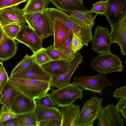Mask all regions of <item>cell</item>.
I'll return each mask as SVG.
<instances>
[{"mask_svg": "<svg viewBox=\"0 0 126 126\" xmlns=\"http://www.w3.org/2000/svg\"><path fill=\"white\" fill-rule=\"evenodd\" d=\"M52 119L41 121L38 123V126H52Z\"/></svg>", "mask_w": 126, "mask_h": 126, "instance_id": "obj_42", "label": "cell"}, {"mask_svg": "<svg viewBox=\"0 0 126 126\" xmlns=\"http://www.w3.org/2000/svg\"><path fill=\"white\" fill-rule=\"evenodd\" d=\"M34 62L32 55H29L27 54L13 69L10 75L24 71Z\"/></svg>", "mask_w": 126, "mask_h": 126, "instance_id": "obj_28", "label": "cell"}, {"mask_svg": "<svg viewBox=\"0 0 126 126\" xmlns=\"http://www.w3.org/2000/svg\"><path fill=\"white\" fill-rule=\"evenodd\" d=\"M0 27H2L0 24Z\"/></svg>", "mask_w": 126, "mask_h": 126, "instance_id": "obj_46", "label": "cell"}, {"mask_svg": "<svg viewBox=\"0 0 126 126\" xmlns=\"http://www.w3.org/2000/svg\"><path fill=\"white\" fill-rule=\"evenodd\" d=\"M4 33L2 27H0V42L2 40Z\"/></svg>", "mask_w": 126, "mask_h": 126, "instance_id": "obj_43", "label": "cell"}, {"mask_svg": "<svg viewBox=\"0 0 126 126\" xmlns=\"http://www.w3.org/2000/svg\"><path fill=\"white\" fill-rule=\"evenodd\" d=\"M91 63L93 69L105 74L122 72L124 67L119 58L110 52L100 54L92 60Z\"/></svg>", "mask_w": 126, "mask_h": 126, "instance_id": "obj_3", "label": "cell"}, {"mask_svg": "<svg viewBox=\"0 0 126 126\" xmlns=\"http://www.w3.org/2000/svg\"><path fill=\"white\" fill-rule=\"evenodd\" d=\"M93 13L90 11L86 10L75 11L70 14V16L75 22L83 26L93 27L94 19L98 15L96 14L93 16Z\"/></svg>", "mask_w": 126, "mask_h": 126, "instance_id": "obj_23", "label": "cell"}, {"mask_svg": "<svg viewBox=\"0 0 126 126\" xmlns=\"http://www.w3.org/2000/svg\"><path fill=\"white\" fill-rule=\"evenodd\" d=\"M69 35L65 42L61 47L56 49L59 52L61 59L72 62L74 58L76 53L72 50V40L73 34Z\"/></svg>", "mask_w": 126, "mask_h": 126, "instance_id": "obj_26", "label": "cell"}, {"mask_svg": "<svg viewBox=\"0 0 126 126\" xmlns=\"http://www.w3.org/2000/svg\"><path fill=\"white\" fill-rule=\"evenodd\" d=\"M20 93L8 81L0 94V103L11 110L15 99Z\"/></svg>", "mask_w": 126, "mask_h": 126, "instance_id": "obj_21", "label": "cell"}, {"mask_svg": "<svg viewBox=\"0 0 126 126\" xmlns=\"http://www.w3.org/2000/svg\"><path fill=\"white\" fill-rule=\"evenodd\" d=\"M22 9L14 6L0 10V24L2 27L11 24L20 26L26 23Z\"/></svg>", "mask_w": 126, "mask_h": 126, "instance_id": "obj_12", "label": "cell"}, {"mask_svg": "<svg viewBox=\"0 0 126 126\" xmlns=\"http://www.w3.org/2000/svg\"><path fill=\"white\" fill-rule=\"evenodd\" d=\"M83 46L80 39L73 34L72 40V48L73 52L75 53L78 52Z\"/></svg>", "mask_w": 126, "mask_h": 126, "instance_id": "obj_39", "label": "cell"}, {"mask_svg": "<svg viewBox=\"0 0 126 126\" xmlns=\"http://www.w3.org/2000/svg\"><path fill=\"white\" fill-rule=\"evenodd\" d=\"M45 49L42 47L32 54L34 61L40 65L51 61L49 56L46 53Z\"/></svg>", "mask_w": 126, "mask_h": 126, "instance_id": "obj_29", "label": "cell"}, {"mask_svg": "<svg viewBox=\"0 0 126 126\" xmlns=\"http://www.w3.org/2000/svg\"><path fill=\"white\" fill-rule=\"evenodd\" d=\"M21 26L16 24H11L2 27L3 30L9 38L15 39L21 28Z\"/></svg>", "mask_w": 126, "mask_h": 126, "instance_id": "obj_30", "label": "cell"}, {"mask_svg": "<svg viewBox=\"0 0 126 126\" xmlns=\"http://www.w3.org/2000/svg\"><path fill=\"white\" fill-rule=\"evenodd\" d=\"M15 39L26 45L33 53L42 48L43 39L38 35L33 29L28 25L21 26Z\"/></svg>", "mask_w": 126, "mask_h": 126, "instance_id": "obj_6", "label": "cell"}, {"mask_svg": "<svg viewBox=\"0 0 126 126\" xmlns=\"http://www.w3.org/2000/svg\"><path fill=\"white\" fill-rule=\"evenodd\" d=\"M27 0H0V10L16 6L26 2Z\"/></svg>", "mask_w": 126, "mask_h": 126, "instance_id": "obj_37", "label": "cell"}, {"mask_svg": "<svg viewBox=\"0 0 126 126\" xmlns=\"http://www.w3.org/2000/svg\"><path fill=\"white\" fill-rule=\"evenodd\" d=\"M72 62L60 59L51 60L40 66L46 72L53 76L67 73L71 66Z\"/></svg>", "mask_w": 126, "mask_h": 126, "instance_id": "obj_19", "label": "cell"}, {"mask_svg": "<svg viewBox=\"0 0 126 126\" xmlns=\"http://www.w3.org/2000/svg\"><path fill=\"white\" fill-rule=\"evenodd\" d=\"M50 89L51 99L55 105L59 107L70 105L77 99H81L83 97V90L71 83L58 90Z\"/></svg>", "mask_w": 126, "mask_h": 126, "instance_id": "obj_4", "label": "cell"}, {"mask_svg": "<svg viewBox=\"0 0 126 126\" xmlns=\"http://www.w3.org/2000/svg\"><path fill=\"white\" fill-rule=\"evenodd\" d=\"M17 48L15 39L7 36L0 45V60L2 61H6L13 57L16 54Z\"/></svg>", "mask_w": 126, "mask_h": 126, "instance_id": "obj_22", "label": "cell"}, {"mask_svg": "<svg viewBox=\"0 0 126 126\" xmlns=\"http://www.w3.org/2000/svg\"><path fill=\"white\" fill-rule=\"evenodd\" d=\"M16 115L11 110L3 105L0 110V123L14 118Z\"/></svg>", "mask_w": 126, "mask_h": 126, "instance_id": "obj_32", "label": "cell"}, {"mask_svg": "<svg viewBox=\"0 0 126 126\" xmlns=\"http://www.w3.org/2000/svg\"><path fill=\"white\" fill-rule=\"evenodd\" d=\"M107 8L103 15L111 27L126 12V0H106Z\"/></svg>", "mask_w": 126, "mask_h": 126, "instance_id": "obj_13", "label": "cell"}, {"mask_svg": "<svg viewBox=\"0 0 126 126\" xmlns=\"http://www.w3.org/2000/svg\"><path fill=\"white\" fill-rule=\"evenodd\" d=\"M58 9L68 12L70 14L75 11L86 9L83 3L77 0H50Z\"/></svg>", "mask_w": 126, "mask_h": 126, "instance_id": "obj_24", "label": "cell"}, {"mask_svg": "<svg viewBox=\"0 0 126 126\" xmlns=\"http://www.w3.org/2000/svg\"><path fill=\"white\" fill-rule=\"evenodd\" d=\"M53 32L54 35L53 45L56 49L62 46L66 41L69 35L73 33L62 22L56 19H53Z\"/></svg>", "mask_w": 126, "mask_h": 126, "instance_id": "obj_16", "label": "cell"}, {"mask_svg": "<svg viewBox=\"0 0 126 126\" xmlns=\"http://www.w3.org/2000/svg\"><path fill=\"white\" fill-rule=\"evenodd\" d=\"M97 119L96 126H123L125 122L116 106L112 104L102 108Z\"/></svg>", "mask_w": 126, "mask_h": 126, "instance_id": "obj_7", "label": "cell"}, {"mask_svg": "<svg viewBox=\"0 0 126 126\" xmlns=\"http://www.w3.org/2000/svg\"><path fill=\"white\" fill-rule=\"evenodd\" d=\"M35 101L36 104L44 107L54 108L56 105L51 99L50 94L47 93L37 99Z\"/></svg>", "mask_w": 126, "mask_h": 126, "instance_id": "obj_31", "label": "cell"}, {"mask_svg": "<svg viewBox=\"0 0 126 126\" xmlns=\"http://www.w3.org/2000/svg\"><path fill=\"white\" fill-rule=\"evenodd\" d=\"M8 81L20 93L35 100L50 89L49 83L45 81L10 77Z\"/></svg>", "mask_w": 126, "mask_h": 126, "instance_id": "obj_1", "label": "cell"}, {"mask_svg": "<svg viewBox=\"0 0 126 126\" xmlns=\"http://www.w3.org/2000/svg\"><path fill=\"white\" fill-rule=\"evenodd\" d=\"M92 49L100 54L110 52L111 44L110 37L107 28L98 26L95 28V34L92 38Z\"/></svg>", "mask_w": 126, "mask_h": 126, "instance_id": "obj_9", "label": "cell"}, {"mask_svg": "<svg viewBox=\"0 0 126 126\" xmlns=\"http://www.w3.org/2000/svg\"><path fill=\"white\" fill-rule=\"evenodd\" d=\"M112 96L116 99L119 98H126V86L121 87L115 90Z\"/></svg>", "mask_w": 126, "mask_h": 126, "instance_id": "obj_40", "label": "cell"}, {"mask_svg": "<svg viewBox=\"0 0 126 126\" xmlns=\"http://www.w3.org/2000/svg\"><path fill=\"white\" fill-rule=\"evenodd\" d=\"M19 79L40 80L49 83L52 76L46 72L41 66L34 62L24 71L10 75Z\"/></svg>", "mask_w": 126, "mask_h": 126, "instance_id": "obj_11", "label": "cell"}, {"mask_svg": "<svg viewBox=\"0 0 126 126\" xmlns=\"http://www.w3.org/2000/svg\"><path fill=\"white\" fill-rule=\"evenodd\" d=\"M60 107L62 116L61 126H74L80 112L79 106L72 103Z\"/></svg>", "mask_w": 126, "mask_h": 126, "instance_id": "obj_18", "label": "cell"}, {"mask_svg": "<svg viewBox=\"0 0 126 126\" xmlns=\"http://www.w3.org/2000/svg\"><path fill=\"white\" fill-rule=\"evenodd\" d=\"M35 100L20 93L15 99L11 110L16 114L34 111L36 107Z\"/></svg>", "mask_w": 126, "mask_h": 126, "instance_id": "obj_17", "label": "cell"}, {"mask_svg": "<svg viewBox=\"0 0 126 126\" xmlns=\"http://www.w3.org/2000/svg\"><path fill=\"white\" fill-rule=\"evenodd\" d=\"M71 83L82 90H89L100 95L103 94L102 91L105 87L112 86V83L106 78L105 74L100 73L94 76L75 77Z\"/></svg>", "mask_w": 126, "mask_h": 126, "instance_id": "obj_5", "label": "cell"}, {"mask_svg": "<svg viewBox=\"0 0 126 126\" xmlns=\"http://www.w3.org/2000/svg\"><path fill=\"white\" fill-rule=\"evenodd\" d=\"M0 126H16L15 118L0 123Z\"/></svg>", "mask_w": 126, "mask_h": 126, "instance_id": "obj_41", "label": "cell"}, {"mask_svg": "<svg viewBox=\"0 0 126 126\" xmlns=\"http://www.w3.org/2000/svg\"><path fill=\"white\" fill-rule=\"evenodd\" d=\"M109 33L111 43H116L119 46L120 53L126 55V12L111 27Z\"/></svg>", "mask_w": 126, "mask_h": 126, "instance_id": "obj_8", "label": "cell"}, {"mask_svg": "<svg viewBox=\"0 0 126 126\" xmlns=\"http://www.w3.org/2000/svg\"><path fill=\"white\" fill-rule=\"evenodd\" d=\"M53 19L47 10L42 12L33 29L42 39L53 35Z\"/></svg>", "mask_w": 126, "mask_h": 126, "instance_id": "obj_15", "label": "cell"}, {"mask_svg": "<svg viewBox=\"0 0 126 126\" xmlns=\"http://www.w3.org/2000/svg\"><path fill=\"white\" fill-rule=\"evenodd\" d=\"M14 118L16 126H38L34 111L16 114Z\"/></svg>", "mask_w": 126, "mask_h": 126, "instance_id": "obj_27", "label": "cell"}, {"mask_svg": "<svg viewBox=\"0 0 126 126\" xmlns=\"http://www.w3.org/2000/svg\"><path fill=\"white\" fill-rule=\"evenodd\" d=\"M9 78L2 62H0V94L8 81Z\"/></svg>", "mask_w": 126, "mask_h": 126, "instance_id": "obj_35", "label": "cell"}, {"mask_svg": "<svg viewBox=\"0 0 126 126\" xmlns=\"http://www.w3.org/2000/svg\"><path fill=\"white\" fill-rule=\"evenodd\" d=\"M117 108L119 112L126 120V98H120L117 103Z\"/></svg>", "mask_w": 126, "mask_h": 126, "instance_id": "obj_38", "label": "cell"}, {"mask_svg": "<svg viewBox=\"0 0 126 126\" xmlns=\"http://www.w3.org/2000/svg\"><path fill=\"white\" fill-rule=\"evenodd\" d=\"M107 7L106 0H101L92 5V7L90 10L93 13L104 15Z\"/></svg>", "mask_w": 126, "mask_h": 126, "instance_id": "obj_33", "label": "cell"}, {"mask_svg": "<svg viewBox=\"0 0 126 126\" xmlns=\"http://www.w3.org/2000/svg\"><path fill=\"white\" fill-rule=\"evenodd\" d=\"M102 98L93 97L83 103L74 126H93L102 108Z\"/></svg>", "mask_w": 126, "mask_h": 126, "instance_id": "obj_2", "label": "cell"}, {"mask_svg": "<svg viewBox=\"0 0 126 126\" xmlns=\"http://www.w3.org/2000/svg\"><path fill=\"white\" fill-rule=\"evenodd\" d=\"M7 36V35L4 32L3 38L1 40L0 42V45L6 39Z\"/></svg>", "mask_w": 126, "mask_h": 126, "instance_id": "obj_44", "label": "cell"}, {"mask_svg": "<svg viewBox=\"0 0 126 126\" xmlns=\"http://www.w3.org/2000/svg\"><path fill=\"white\" fill-rule=\"evenodd\" d=\"M83 56L80 53H76L71 66L68 71L65 73L52 76L49 82L50 87H54L59 89L69 84L71 78L75 70L82 61Z\"/></svg>", "mask_w": 126, "mask_h": 126, "instance_id": "obj_14", "label": "cell"}, {"mask_svg": "<svg viewBox=\"0 0 126 126\" xmlns=\"http://www.w3.org/2000/svg\"><path fill=\"white\" fill-rule=\"evenodd\" d=\"M42 12L29 14H25L24 16L28 25L33 29Z\"/></svg>", "mask_w": 126, "mask_h": 126, "instance_id": "obj_34", "label": "cell"}, {"mask_svg": "<svg viewBox=\"0 0 126 126\" xmlns=\"http://www.w3.org/2000/svg\"><path fill=\"white\" fill-rule=\"evenodd\" d=\"M50 0H28L22 10L26 14L41 12L48 9Z\"/></svg>", "mask_w": 126, "mask_h": 126, "instance_id": "obj_25", "label": "cell"}, {"mask_svg": "<svg viewBox=\"0 0 126 126\" xmlns=\"http://www.w3.org/2000/svg\"><path fill=\"white\" fill-rule=\"evenodd\" d=\"M47 54L49 56L51 60L61 59L60 55L58 51L54 48L53 45H50L45 49Z\"/></svg>", "mask_w": 126, "mask_h": 126, "instance_id": "obj_36", "label": "cell"}, {"mask_svg": "<svg viewBox=\"0 0 126 126\" xmlns=\"http://www.w3.org/2000/svg\"><path fill=\"white\" fill-rule=\"evenodd\" d=\"M79 2L81 3H83L82 0H77Z\"/></svg>", "mask_w": 126, "mask_h": 126, "instance_id": "obj_45", "label": "cell"}, {"mask_svg": "<svg viewBox=\"0 0 126 126\" xmlns=\"http://www.w3.org/2000/svg\"><path fill=\"white\" fill-rule=\"evenodd\" d=\"M47 10L53 19L60 21L77 37H81L84 33L85 27L75 22L65 12L55 8H48Z\"/></svg>", "mask_w": 126, "mask_h": 126, "instance_id": "obj_10", "label": "cell"}, {"mask_svg": "<svg viewBox=\"0 0 126 126\" xmlns=\"http://www.w3.org/2000/svg\"><path fill=\"white\" fill-rule=\"evenodd\" d=\"M34 112L38 123L41 121L45 120L52 119H62L60 110L55 107H44L36 104Z\"/></svg>", "mask_w": 126, "mask_h": 126, "instance_id": "obj_20", "label": "cell"}]
</instances>
